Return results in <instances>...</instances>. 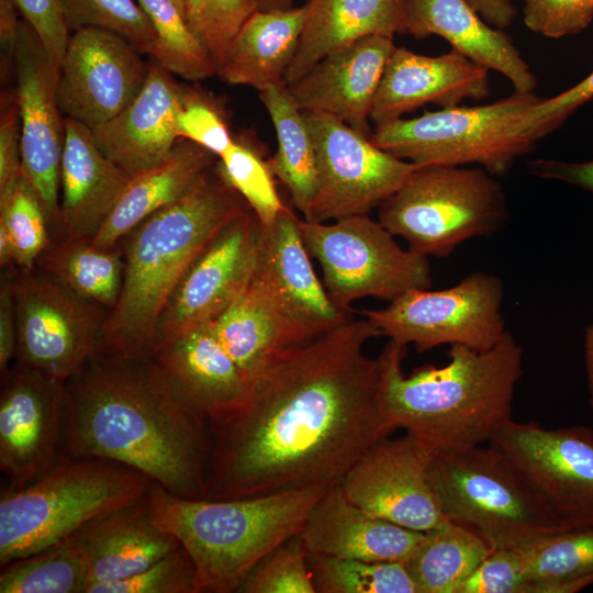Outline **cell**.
Returning a JSON list of instances; mask_svg holds the SVG:
<instances>
[{"label":"cell","instance_id":"obj_1","mask_svg":"<svg viewBox=\"0 0 593 593\" xmlns=\"http://www.w3.org/2000/svg\"><path fill=\"white\" fill-rule=\"evenodd\" d=\"M381 336L362 315L278 354L251 380L245 404L210 424L205 499L226 500L340 483L398 429L383 401Z\"/></svg>","mask_w":593,"mask_h":593},{"label":"cell","instance_id":"obj_2","mask_svg":"<svg viewBox=\"0 0 593 593\" xmlns=\"http://www.w3.org/2000/svg\"><path fill=\"white\" fill-rule=\"evenodd\" d=\"M211 449L210 423L154 358L98 353L66 382L61 456L112 460L200 500Z\"/></svg>","mask_w":593,"mask_h":593},{"label":"cell","instance_id":"obj_3","mask_svg":"<svg viewBox=\"0 0 593 593\" xmlns=\"http://www.w3.org/2000/svg\"><path fill=\"white\" fill-rule=\"evenodd\" d=\"M215 164L128 234L122 289L103 320L99 353L153 358L159 320L183 275L227 223L250 209Z\"/></svg>","mask_w":593,"mask_h":593},{"label":"cell","instance_id":"obj_4","mask_svg":"<svg viewBox=\"0 0 593 593\" xmlns=\"http://www.w3.org/2000/svg\"><path fill=\"white\" fill-rule=\"evenodd\" d=\"M381 355L391 421L434 456L483 446L512 418L523 348L510 331L484 351L450 345L447 365L424 366L410 376L402 370L405 345L389 340Z\"/></svg>","mask_w":593,"mask_h":593},{"label":"cell","instance_id":"obj_5","mask_svg":"<svg viewBox=\"0 0 593 593\" xmlns=\"http://www.w3.org/2000/svg\"><path fill=\"white\" fill-rule=\"evenodd\" d=\"M328 489L192 500L154 483L147 502L155 522L191 557L198 592L230 593L236 592L262 558L300 535L312 507Z\"/></svg>","mask_w":593,"mask_h":593},{"label":"cell","instance_id":"obj_6","mask_svg":"<svg viewBox=\"0 0 593 593\" xmlns=\"http://www.w3.org/2000/svg\"><path fill=\"white\" fill-rule=\"evenodd\" d=\"M154 483L112 460L59 457L24 488L2 490L0 566L75 537L91 523L145 497Z\"/></svg>","mask_w":593,"mask_h":593},{"label":"cell","instance_id":"obj_7","mask_svg":"<svg viewBox=\"0 0 593 593\" xmlns=\"http://www.w3.org/2000/svg\"><path fill=\"white\" fill-rule=\"evenodd\" d=\"M428 479L444 515L477 532L492 549H524L572 530L489 445L435 455Z\"/></svg>","mask_w":593,"mask_h":593},{"label":"cell","instance_id":"obj_8","mask_svg":"<svg viewBox=\"0 0 593 593\" xmlns=\"http://www.w3.org/2000/svg\"><path fill=\"white\" fill-rule=\"evenodd\" d=\"M502 186L485 169L417 167L379 205V222L409 249L446 258L473 237L490 236L507 219Z\"/></svg>","mask_w":593,"mask_h":593},{"label":"cell","instance_id":"obj_9","mask_svg":"<svg viewBox=\"0 0 593 593\" xmlns=\"http://www.w3.org/2000/svg\"><path fill=\"white\" fill-rule=\"evenodd\" d=\"M540 99L534 92L515 91L489 104L425 111L376 125L370 139L417 167L478 164L502 176L536 146L516 135L514 127Z\"/></svg>","mask_w":593,"mask_h":593},{"label":"cell","instance_id":"obj_10","mask_svg":"<svg viewBox=\"0 0 593 593\" xmlns=\"http://www.w3.org/2000/svg\"><path fill=\"white\" fill-rule=\"evenodd\" d=\"M303 243L323 271V284L342 310L362 298L391 302L413 289L432 284L426 256L403 249L381 223L367 215L329 224L300 220Z\"/></svg>","mask_w":593,"mask_h":593},{"label":"cell","instance_id":"obj_11","mask_svg":"<svg viewBox=\"0 0 593 593\" xmlns=\"http://www.w3.org/2000/svg\"><path fill=\"white\" fill-rule=\"evenodd\" d=\"M504 287L494 275L475 271L441 290L413 289L379 310L362 311L389 340L425 351L445 344L484 351L506 333Z\"/></svg>","mask_w":593,"mask_h":593},{"label":"cell","instance_id":"obj_12","mask_svg":"<svg viewBox=\"0 0 593 593\" xmlns=\"http://www.w3.org/2000/svg\"><path fill=\"white\" fill-rule=\"evenodd\" d=\"M314 142L317 184L307 222L367 215L417 168L370 137L321 112L303 111Z\"/></svg>","mask_w":593,"mask_h":593},{"label":"cell","instance_id":"obj_13","mask_svg":"<svg viewBox=\"0 0 593 593\" xmlns=\"http://www.w3.org/2000/svg\"><path fill=\"white\" fill-rule=\"evenodd\" d=\"M572 528L593 527V429L546 428L512 418L488 441Z\"/></svg>","mask_w":593,"mask_h":593},{"label":"cell","instance_id":"obj_14","mask_svg":"<svg viewBox=\"0 0 593 593\" xmlns=\"http://www.w3.org/2000/svg\"><path fill=\"white\" fill-rule=\"evenodd\" d=\"M12 279L16 360L67 382L100 350V322L91 304L48 276Z\"/></svg>","mask_w":593,"mask_h":593},{"label":"cell","instance_id":"obj_15","mask_svg":"<svg viewBox=\"0 0 593 593\" xmlns=\"http://www.w3.org/2000/svg\"><path fill=\"white\" fill-rule=\"evenodd\" d=\"M300 220L286 205L273 222L259 224L256 265L249 281L294 345L353 316L332 301L316 276Z\"/></svg>","mask_w":593,"mask_h":593},{"label":"cell","instance_id":"obj_16","mask_svg":"<svg viewBox=\"0 0 593 593\" xmlns=\"http://www.w3.org/2000/svg\"><path fill=\"white\" fill-rule=\"evenodd\" d=\"M259 224L247 209L193 260L161 314L154 355L171 339L213 323L244 291L256 265Z\"/></svg>","mask_w":593,"mask_h":593},{"label":"cell","instance_id":"obj_17","mask_svg":"<svg viewBox=\"0 0 593 593\" xmlns=\"http://www.w3.org/2000/svg\"><path fill=\"white\" fill-rule=\"evenodd\" d=\"M66 382L16 360L1 374L0 469L8 489L34 481L61 457Z\"/></svg>","mask_w":593,"mask_h":593},{"label":"cell","instance_id":"obj_18","mask_svg":"<svg viewBox=\"0 0 593 593\" xmlns=\"http://www.w3.org/2000/svg\"><path fill=\"white\" fill-rule=\"evenodd\" d=\"M148 72L141 53L123 36L99 27L70 33L59 65L57 101L65 118L93 127L141 91Z\"/></svg>","mask_w":593,"mask_h":593},{"label":"cell","instance_id":"obj_19","mask_svg":"<svg viewBox=\"0 0 593 593\" xmlns=\"http://www.w3.org/2000/svg\"><path fill=\"white\" fill-rule=\"evenodd\" d=\"M434 455L406 434L370 448L340 481L349 501L372 516L426 533L446 522L428 479Z\"/></svg>","mask_w":593,"mask_h":593},{"label":"cell","instance_id":"obj_20","mask_svg":"<svg viewBox=\"0 0 593 593\" xmlns=\"http://www.w3.org/2000/svg\"><path fill=\"white\" fill-rule=\"evenodd\" d=\"M14 75L21 119L22 169L36 190L48 221L57 226L65 142V116L57 101L59 67L24 20L19 25Z\"/></svg>","mask_w":593,"mask_h":593},{"label":"cell","instance_id":"obj_21","mask_svg":"<svg viewBox=\"0 0 593 593\" xmlns=\"http://www.w3.org/2000/svg\"><path fill=\"white\" fill-rule=\"evenodd\" d=\"M392 37L371 35L336 49L287 86L302 111L332 115L371 137L369 120L387 66L395 49Z\"/></svg>","mask_w":593,"mask_h":593},{"label":"cell","instance_id":"obj_22","mask_svg":"<svg viewBox=\"0 0 593 593\" xmlns=\"http://www.w3.org/2000/svg\"><path fill=\"white\" fill-rule=\"evenodd\" d=\"M488 69L451 49L438 56L395 47L384 68L371 110L376 125L402 118L427 103L440 108L490 96Z\"/></svg>","mask_w":593,"mask_h":593},{"label":"cell","instance_id":"obj_23","mask_svg":"<svg viewBox=\"0 0 593 593\" xmlns=\"http://www.w3.org/2000/svg\"><path fill=\"white\" fill-rule=\"evenodd\" d=\"M181 87L156 61L134 100L91 128L100 150L130 176L164 160L179 139L176 116Z\"/></svg>","mask_w":593,"mask_h":593},{"label":"cell","instance_id":"obj_24","mask_svg":"<svg viewBox=\"0 0 593 593\" xmlns=\"http://www.w3.org/2000/svg\"><path fill=\"white\" fill-rule=\"evenodd\" d=\"M299 536L307 555L405 562L424 533L372 516L349 501L338 483L314 504Z\"/></svg>","mask_w":593,"mask_h":593},{"label":"cell","instance_id":"obj_25","mask_svg":"<svg viewBox=\"0 0 593 593\" xmlns=\"http://www.w3.org/2000/svg\"><path fill=\"white\" fill-rule=\"evenodd\" d=\"M153 358L210 424L231 416L248 399L251 383L220 343L211 324L164 344Z\"/></svg>","mask_w":593,"mask_h":593},{"label":"cell","instance_id":"obj_26","mask_svg":"<svg viewBox=\"0 0 593 593\" xmlns=\"http://www.w3.org/2000/svg\"><path fill=\"white\" fill-rule=\"evenodd\" d=\"M64 125L57 228L63 237L91 238L131 176L100 150L88 125L69 118Z\"/></svg>","mask_w":593,"mask_h":593},{"label":"cell","instance_id":"obj_27","mask_svg":"<svg viewBox=\"0 0 593 593\" xmlns=\"http://www.w3.org/2000/svg\"><path fill=\"white\" fill-rule=\"evenodd\" d=\"M405 33L437 35L475 64L506 77L515 91L534 92L537 78L511 37L486 23L467 0H407Z\"/></svg>","mask_w":593,"mask_h":593},{"label":"cell","instance_id":"obj_28","mask_svg":"<svg viewBox=\"0 0 593 593\" xmlns=\"http://www.w3.org/2000/svg\"><path fill=\"white\" fill-rule=\"evenodd\" d=\"M72 538L81 545L89 562L86 593L96 585L136 574L181 547L153 518L147 495L91 523Z\"/></svg>","mask_w":593,"mask_h":593},{"label":"cell","instance_id":"obj_29","mask_svg":"<svg viewBox=\"0 0 593 593\" xmlns=\"http://www.w3.org/2000/svg\"><path fill=\"white\" fill-rule=\"evenodd\" d=\"M305 4L306 18L286 86L329 53L360 38L405 33L407 0H307Z\"/></svg>","mask_w":593,"mask_h":593},{"label":"cell","instance_id":"obj_30","mask_svg":"<svg viewBox=\"0 0 593 593\" xmlns=\"http://www.w3.org/2000/svg\"><path fill=\"white\" fill-rule=\"evenodd\" d=\"M216 160L204 147L179 138L164 160L131 176L91 242L102 248L118 246L146 217L182 195Z\"/></svg>","mask_w":593,"mask_h":593},{"label":"cell","instance_id":"obj_31","mask_svg":"<svg viewBox=\"0 0 593 593\" xmlns=\"http://www.w3.org/2000/svg\"><path fill=\"white\" fill-rule=\"evenodd\" d=\"M305 18V3L286 10H256L233 38L217 75L228 85L258 91L284 83Z\"/></svg>","mask_w":593,"mask_h":593},{"label":"cell","instance_id":"obj_32","mask_svg":"<svg viewBox=\"0 0 593 593\" xmlns=\"http://www.w3.org/2000/svg\"><path fill=\"white\" fill-rule=\"evenodd\" d=\"M258 92L277 138V150L269 164L293 206L307 220L317 184L316 152L309 124L284 83Z\"/></svg>","mask_w":593,"mask_h":593},{"label":"cell","instance_id":"obj_33","mask_svg":"<svg viewBox=\"0 0 593 593\" xmlns=\"http://www.w3.org/2000/svg\"><path fill=\"white\" fill-rule=\"evenodd\" d=\"M48 277L89 304L115 306L123 283L124 255L115 247L102 248L90 238L61 237L41 256Z\"/></svg>","mask_w":593,"mask_h":593},{"label":"cell","instance_id":"obj_34","mask_svg":"<svg viewBox=\"0 0 593 593\" xmlns=\"http://www.w3.org/2000/svg\"><path fill=\"white\" fill-rule=\"evenodd\" d=\"M492 551L473 529L447 519L424 537L404 562L417 593H457Z\"/></svg>","mask_w":593,"mask_h":593},{"label":"cell","instance_id":"obj_35","mask_svg":"<svg viewBox=\"0 0 593 593\" xmlns=\"http://www.w3.org/2000/svg\"><path fill=\"white\" fill-rule=\"evenodd\" d=\"M211 327L250 383L270 360L294 345L249 282Z\"/></svg>","mask_w":593,"mask_h":593},{"label":"cell","instance_id":"obj_36","mask_svg":"<svg viewBox=\"0 0 593 593\" xmlns=\"http://www.w3.org/2000/svg\"><path fill=\"white\" fill-rule=\"evenodd\" d=\"M519 551L523 593H573L593 584V527L562 532Z\"/></svg>","mask_w":593,"mask_h":593},{"label":"cell","instance_id":"obj_37","mask_svg":"<svg viewBox=\"0 0 593 593\" xmlns=\"http://www.w3.org/2000/svg\"><path fill=\"white\" fill-rule=\"evenodd\" d=\"M89 562L70 538L1 567L0 593H86Z\"/></svg>","mask_w":593,"mask_h":593},{"label":"cell","instance_id":"obj_38","mask_svg":"<svg viewBox=\"0 0 593 593\" xmlns=\"http://www.w3.org/2000/svg\"><path fill=\"white\" fill-rule=\"evenodd\" d=\"M215 166L261 224L273 222L286 206L277 191L266 146L253 130L234 135L232 145L217 158Z\"/></svg>","mask_w":593,"mask_h":593},{"label":"cell","instance_id":"obj_39","mask_svg":"<svg viewBox=\"0 0 593 593\" xmlns=\"http://www.w3.org/2000/svg\"><path fill=\"white\" fill-rule=\"evenodd\" d=\"M158 38L155 61L186 80L199 81L217 75L208 51L188 25L174 0H136Z\"/></svg>","mask_w":593,"mask_h":593},{"label":"cell","instance_id":"obj_40","mask_svg":"<svg viewBox=\"0 0 593 593\" xmlns=\"http://www.w3.org/2000/svg\"><path fill=\"white\" fill-rule=\"evenodd\" d=\"M316 593H417L404 562L307 555Z\"/></svg>","mask_w":593,"mask_h":593},{"label":"cell","instance_id":"obj_41","mask_svg":"<svg viewBox=\"0 0 593 593\" xmlns=\"http://www.w3.org/2000/svg\"><path fill=\"white\" fill-rule=\"evenodd\" d=\"M47 215L33 184L22 171L20 177L0 192V226L11 240L13 265L32 271L51 246Z\"/></svg>","mask_w":593,"mask_h":593},{"label":"cell","instance_id":"obj_42","mask_svg":"<svg viewBox=\"0 0 593 593\" xmlns=\"http://www.w3.org/2000/svg\"><path fill=\"white\" fill-rule=\"evenodd\" d=\"M66 22L71 32L99 27L127 40L141 54L155 57L157 35L136 0H63Z\"/></svg>","mask_w":593,"mask_h":593},{"label":"cell","instance_id":"obj_43","mask_svg":"<svg viewBox=\"0 0 593 593\" xmlns=\"http://www.w3.org/2000/svg\"><path fill=\"white\" fill-rule=\"evenodd\" d=\"M257 10L254 0H183L184 19L217 67L233 38Z\"/></svg>","mask_w":593,"mask_h":593},{"label":"cell","instance_id":"obj_44","mask_svg":"<svg viewBox=\"0 0 593 593\" xmlns=\"http://www.w3.org/2000/svg\"><path fill=\"white\" fill-rule=\"evenodd\" d=\"M236 592L316 593L301 537L290 538L262 558Z\"/></svg>","mask_w":593,"mask_h":593},{"label":"cell","instance_id":"obj_45","mask_svg":"<svg viewBox=\"0 0 593 593\" xmlns=\"http://www.w3.org/2000/svg\"><path fill=\"white\" fill-rule=\"evenodd\" d=\"M176 127L179 138L204 147L217 158L234 139L223 102L199 86L182 85Z\"/></svg>","mask_w":593,"mask_h":593},{"label":"cell","instance_id":"obj_46","mask_svg":"<svg viewBox=\"0 0 593 593\" xmlns=\"http://www.w3.org/2000/svg\"><path fill=\"white\" fill-rule=\"evenodd\" d=\"M89 593H198L197 571L181 546L145 570L128 578L103 583Z\"/></svg>","mask_w":593,"mask_h":593},{"label":"cell","instance_id":"obj_47","mask_svg":"<svg viewBox=\"0 0 593 593\" xmlns=\"http://www.w3.org/2000/svg\"><path fill=\"white\" fill-rule=\"evenodd\" d=\"M593 99V71L567 91L540 99L515 124L516 135L537 143L556 131L580 107Z\"/></svg>","mask_w":593,"mask_h":593},{"label":"cell","instance_id":"obj_48","mask_svg":"<svg viewBox=\"0 0 593 593\" xmlns=\"http://www.w3.org/2000/svg\"><path fill=\"white\" fill-rule=\"evenodd\" d=\"M524 24L558 38L583 31L593 20V0H524Z\"/></svg>","mask_w":593,"mask_h":593},{"label":"cell","instance_id":"obj_49","mask_svg":"<svg viewBox=\"0 0 593 593\" xmlns=\"http://www.w3.org/2000/svg\"><path fill=\"white\" fill-rule=\"evenodd\" d=\"M525 583L519 549H492L457 593H523Z\"/></svg>","mask_w":593,"mask_h":593},{"label":"cell","instance_id":"obj_50","mask_svg":"<svg viewBox=\"0 0 593 593\" xmlns=\"http://www.w3.org/2000/svg\"><path fill=\"white\" fill-rule=\"evenodd\" d=\"M14 2L24 21L34 30L59 67L70 36L63 0H14Z\"/></svg>","mask_w":593,"mask_h":593},{"label":"cell","instance_id":"obj_51","mask_svg":"<svg viewBox=\"0 0 593 593\" xmlns=\"http://www.w3.org/2000/svg\"><path fill=\"white\" fill-rule=\"evenodd\" d=\"M0 104V192H3L23 171L16 89L2 91Z\"/></svg>","mask_w":593,"mask_h":593},{"label":"cell","instance_id":"obj_52","mask_svg":"<svg viewBox=\"0 0 593 593\" xmlns=\"http://www.w3.org/2000/svg\"><path fill=\"white\" fill-rule=\"evenodd\" d=\"M527 170L535 177L564 181L593 192V160L567 163L540 158L528 161Z\"/></svg>","mask_w":593,"mask_h":593},{"label":"cell","instance_id":"obj_53","mask_svg":"<svg viewBox=\"0 0 593 593\" xmlns=\"http://www.w3.org/2000/svg\"><path fill=\"white\" fill-rule=\"evenodd\" d=\"M16 320L12 290V279L1 280L0 287V370L1 374L16 357Z\"/></svg>","mask_w":593,"mask_h":593},{"label":"cell","instance_id":"obj_54","mask_svg":"<svg viewBox=\"0 0 593 593\" xmlns=\"http://www.w3.org/2000/svg\"><path fill=\"white\" fill-rule=\"evenodd\" d=\"M14 0H0L1 79L14 72V54L20 20Z\"/></svg>","mask_w":593,"mask_h":593},{"label":"cell","instance_id":"obj_55","mask_svg":"<svg viewBox=\"0 0 593 593\" xmlns=\"http://www.w3.org/2000/svg\"><path fill=\"white\" fill-rule=\"evenodd\" d=\"M482 19L496 29L510 26L516 15L512 0H467Z\"/></svg>","mask_w":593,"mask_h":593},{"label":"cell","instance_id":"obj_56","mask_svg":"<svg viewBox=\"0 0 593 593\" xmlns=\"http://www.w3.org/2000/svg\"><path fill=\"white\" fill-rule=\"evenodd\" d=\"M584 361L589 401L591 407L593 409V323L588 325L584 331Z\"/></svg>","mask_w":593,"mask_h":593},{"label":"cell","instance_id":"obj_57","mask_svg":"<svg viewBox=\"0 0 593 593\" xmlns=\"http://www.w3.org/2000/svg\"><path fill=\"white\" fill-rule=\"evenodd\" d=\"M257 10L271 11V10H286L295 5L298 0H254Z\"/></svg>","mask_w":593,"mask_h":593},{"label":"cell","instance_id":"obj_58","mask_svg":"<svg viewBox=\"0 0 593 593\" xmlns=\"http://www.w3.org/2000/svg\"><path fill=\"white\" fill-rule=\"evenodd\" d=\"M183 14V0H174Z\"/></svg>","mask_w":593,"mask_h":593}]
</instances>
